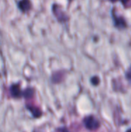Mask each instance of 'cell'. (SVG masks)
<instances>
[{
	"label": "cell",
	"mask_w": 131,
	"mask_h": 132,
	"mask_svg": "<svg viewBox=\"0 0 131 132\" xmlns=\"http://www.w3.org/2000/svg\"><path fill=\"white\" fill-rule=\"evenodd\" d=\"M83 122H84L86 128L91 131H95V130L98 129L100 127V122L93 116H89V117L86 118L84 119Z\"/></svg>",
	"instance_id": "6da1fadb"
},
{
	"label": "cell",
	"mask_w": 131,
	"mask_h": 132,
	"mask_svg": "<svg viewBox=\"0 0 131 132\" xmlns=\"http://www.w3.org/2000/svg\"><path fill=\"white\" fill-rule=\"evenodd\" d=\"M53 14L59 22H63L67 20L66 15L63 12L62 8L59 5H54L53 7Z\"/></svg>",
	"instance_id": "7a4b0ae2"
},
{
	"label": "cell",
	"mask_w": 131,
	"mask_h": 132,
	"mask_svg": "<svg viewBox=\"0 0 131 132\" xmlns=\"http://www.w3.org/2000/svg\"><path fill=\"white\" fill-rule=\"evenodd\" d=\"M19 8L24 12H28L31 9V2L29 0H22L19 2Z\"/></svg>",
	"instance_id": "3957f363"
},
{
	"label": "cell",
	"mask_w": 131,
	"mask_h": 132,
	"mask_svg": "<svg viewBox=\"0 0 131 132\" xmlns=\"http://www.w3.org/2000/svg\"><path fill=\"white\" fill-rule=\"evenodd\" d=\"M10 91L13 97H21L22 96L19 85H12L10 88Z\"/></svg>",
	"instance_id": "277c9868"
},
{
	"label": "cell",
	"mask_w": 131,
	"mask_h": 132,
	"mask_svg": "<svg viewBox=\"0 0 131 132\" xmlns=\"http://www.w3.org/2000/svg\"><path fill=\"white\" fill-rule=\"evenodd\" d=\"M127 78L131 81V67H130V69L127 70Z\"/></svg>",
	"instance_id": "5b68a950"
},
{
	"label": "cell",
	"mask_w": 131,
	"mask_h": 132,
	"mask_svg": "<svg viewBox=\"0 0 131 132\" xmlns=\"http://www.w3.org/2000/svg\"><path fill=\"white\" fill-rule=\"evenodd\" d=\"M92 82H93V84L94 85H97V84H98V83H99V79H98L97 77H93V78L92 79Z\"/></svg>",
	"instance_id": "8992f818"
},
{
	"label": "cell",
	"mask_w": 131,
	"mask_h": 132,
	"mask_svg": "<svg viewBox=\"0 0 131 132\" xmlns=\"http://www.w3.org/2000/svg\"><path fill=\"white\" fill-rule=\"evenodd\" d=\"M122 2L125 5V6H127V5H130L131 3V0H122Z\"/></svg>",
	"instance_id": "52a82bcc"
},
{
	"label": "cell",
	"mask_w": 131,
	"mask_h": 132,
	"mask_svg": "<svg viewBox=\"0 0 131 132\" xmlns=\"http://www.w3.org/2000/svg\"><path fill=\"white\" fill-rule=\"evenodd\" d=\"M55 132H68L66 130H65V129H62V128H60V129H58V130H56Z\"/></svg>",
	"instance_id": "ba28073f"
},
{
	"label": "cell",
	"mask_w": 131,
	"mask_h": 132,
	"mask_svg": "<svg viewBox=\"0 0 131 132\" xmlns=\"http://www.w3.org/2000/svg\"><path fill=\"white\" fill-rule=\"evenodd\" d=\"M110 1H112V2H116V1H117V0H110Z\"/></svg>",
	"instance_id": "9c48e42d"
},
{
	"label": "cell",
	"mask_w": 131,
	"mask_h": 132,
	"mask_svg": "<svg viewBox=\"0 0 131 132\" xmlns=\"http://www.w3.org/2000/svg\"><path fill=\"white\" fill-rule=\"evenodd\" d=\"M127 132H131V129H130V130H128V131H127Z\"/></svg>",
	"instance_id": "30bf717a"
},
{
	"label": "cell",
	"mask_w": 131,
	"mask_h": 132,
	"mask_svg": "<svg viewBox=\"0 0 131 132\" xmlns=\"http://www.w3.org/2000/svg\"><path fill=\"white\" fill-rule=\"evenodd\" d=\"M70 1H71V0H70Z\"/></svg>",
	"instance_id": "8fae6325"
}]
</instances>
